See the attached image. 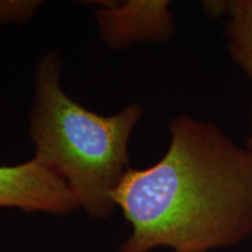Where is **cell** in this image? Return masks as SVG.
Masks as SVG:
<instances>
[{"instance_id": "cell-1", "label": "cell", "mask_w": 252, "mask_h": 252, "mask_svg": "<svg viewBox=\"0 0 252 252\" xmlns=\"http://www.w3.org/2000/svg\"><path fill=\"white\" fill-rule=\"evenodd\" d=\"M159 161L130 168L112 201L130 223L121 252H210L252 235V152L213 123L178 116Z\"/></svg>"}, {"instance_id": "cell-2", "label": "cell", "mask_w": 252, "mask_h": 252, "mask_svg": "<svg viewBox=\"0 0 252 252\" xmlns=\"http://www.w3.org/2000/svg\"><path fill=\"white\" fill-rule=\"evenodd\" d=\"M61 78V58L50 50L34 72L28 115L34 158L62 179L88 216L105 220L116 209L113 191L131 168L128 144L143 108L134 103L98 115L69 97Z\"/></svg>"}, {"instance_id": "cell-3", "label": "cell", "mask_w": 252, "mask_h": 252, "mask_svg": "<svg viewBox=\"0 0 252 252\" xmlns=\"http://www.w3.org/2000/svg\"><path fill=\"white\" fill-rule=\"evenodd\" d=\"M0 208L59 216L80 209L62 179L34 157L18 165L0 166Z\"/></svg>"}, {"instance_id": "cell-4", "label": "cell", "mask_w": 252, "mask_h": 252, "mask_svg": "<svg viewBox=\"0 0 252 252\" xmlns=\"http://www.w3.org/2000/svg\"><path fill=\"white\" fill-rule=\"evenodd\" d=\"M100 40L123 50L140 42H166L175 33L167 0H127L94 12Z\"/></svg>"}, {"instance_id": "cell-5", "label": "cell", "mask_w": 252, "mask_h": 252, "mask_svg": "<svg viewBox=\"0 0 252 252\" xmlns=\"http://www.w3.org/2000/svg\"><path fill=\"white\" fill-rule=\"evenodd\" d=\"M202 4L210 17L222 14L229 17L225 31L229 54L252 83V0L204 1Z\"/></svg>"}, {"instance_id": "cell-6", "label": "cell", "mask_w": 252, "mask_h": 252, "mask_svg": "<svg viewBox=\"0 0 252 252\" xmlns=\"http://www.w3.org/2000/svg\"><path fill=\"white\" fill-rule=\"evenodd\" d=\"M42 5L41 0H0V25H27Z\"/></svg>"}, {"instance_id": "cell-7", "label": "cell", "mask_w": 252, "mask_h": 252, "mask_svg": "<svg viewBox=\"0 0 252 252\" xmlns=\"http://www.w3.org/2000/svg\"><path fill=\"white\" fill-rule=\"evenodd\" d=\"M247 149L250 150L252 152V118H251V134H250V137H249V139H248Z\"/></svg>"}]
</instances>
